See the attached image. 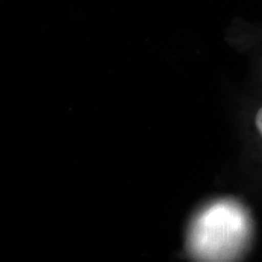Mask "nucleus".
<instances>
[{"instance_id": "nucleus-2", "label": "nucleus", "mask_w": 262, "mask_h": 262, "mask_svg": "<svg viewBox=\"0 0 262 262\" xmlns=\"http://www.w3.org/2000/svg\"><path fill=\"white\" fill-rule=\"evenodd\" d=\"M255 126L262 136V107L255 116Z\"/></svg>"}, {"instance_id": "nucleus-1", "label": "nucleus", "mask_w": 262, "mask_h": 262, "mask_svg": "<svg viewBox=\"0 0 262 262\" xmlns=\"http://www.w3.org/2000/svg\"><path fill=\"white\" fill-rule=\"evenodd\" d=\"M188 246L202 260H225L237 247V211L230 203L206 207L190 226Z\"/></svg>"}]
</instances>
